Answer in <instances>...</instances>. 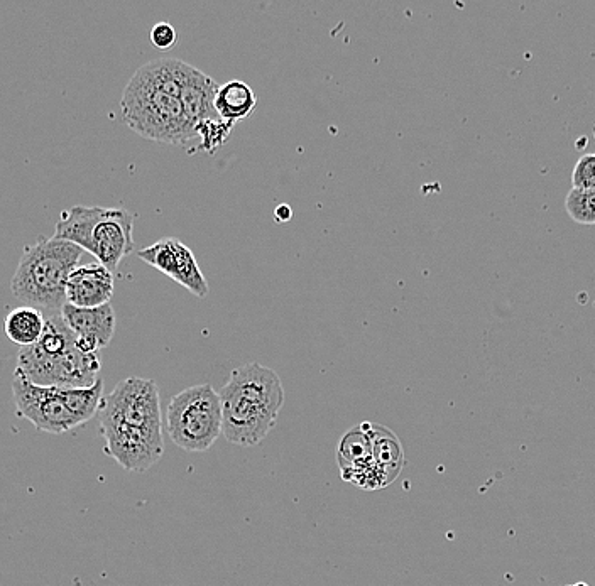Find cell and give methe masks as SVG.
<instances>
[{
  "mask_svg": "<svg viewBox=\"0 0 595 586\" xmlns=\"http://www.w3.org/2000/svg\"><path fill=\"white\" fill-rule=\"evenodd\" d=\"M100 433L105 451L129 472H148L164 453L158 384L127 377L104 397Z\"/></svg>",
  "mask_w": 595,
  "mask_h": 586,
  "instance_id": "obj_1",
  "label": "cell"
},
{
  "mask_svg": "<svg viewBox=\"0 0 595 586\" xmlns=\"http://www.w3.org/2000/svg\"><path fill=\"white\" fill-rule=\"evenodd\" d=\"M219 394L225 440L244 448L259 445L271 433L284 406L279 375L256 362L237 367Z\"/></svg>",
  "mask_w": 595,
  "mask_h": 586,
  "instance_id": "obj_2",
  "label": "cell"
},
{
  "mask_svg": "<svg viewBox=\"0 0 595 586\" xmlns=\"http://www.w3.org/2000/svg\"><path fill=\"white\" fill-rule=\"evenodd\" d=\"M99 353H85L77 345V335L61 315L48 316L43 337L17 355V370L33 384L61 389H83L97 382Z\"/></svg>",
  "mask_w": 595,
  "mask_h": 586,
  "instance_id": "obj_3",
  "label": "cell"
},
{
  "mask_svg": "<svg viewBox=\"0 0 595 586\" xmlns=\"http://www.w3.org/2000/svg\"><path fill=\"white\" fill-rule=\"evenodd\" d=\"M83 249L66 240L41 239L22 252L12 276L11 289L14 298L24 306L61 315L65 308L66 286L71 272L80 266Z\"/></svg>",
  "mask_w": 595,
  "mask_h": 586,
  "instance_id": "obj_4",
  "label": "cell"
},
{
  "mask_svg": "<svg viewBox=\"0 0 595 586\" xmlns=\"http://www.w3.org/2000/svg\"><path fill=\"white\" fill-rule=\"evenodd\" d=\"M136 215L124 208L73 207L56 222V239L90 252L110 272L134 250Z\"/></svg>",
  "mask_w": 595,
  "mask_h": 586,
  "instance_id": "obj_5",
  "label": "cell"
},
{
  "mask_svg": "<svg viewBox=\"0 0 595 586\" xmlns=\"http://www.w3.org/2000/svg\"><path fill=\"white\" fill-rule=\"evenodd\" d=\"M121 107L126 124L146 139L178 146L198 139L181 98L156 87L141 68L127 85Z\"/></svg>",
  "mask_w": 595,
  "mask_h": 586,
  "instance_id": "obj_6",
  "label": "cell"
},
{
  "mask_svg": "<svg viewBox=\"0 0 595 586\" xmlns=\"http://www.w3.org/2000/svg\"><path fill=\"white\" fill-rule=\"evenodd\" d=\"M168 435L178 448L203 453L224 435V414L219 392L210 384L188 387L168 404Z\"/></svg>",
  "mask_w": 595,
  "mask_h": 586,
  "instance_id": "obj_7",
  "label": "cell"
},
{
  "mask_svg": "<svg viewBox=\"0 0 595 586\" xmlns=\"http://www.w3.org/2000/svg\"><path fill=\"white\" fill-rule=\"evenodd\" d=\"M12 396L16 413L33 423L39 433L63 435L82 426L71 413L68 389L36 386L21 370L16 369L12 379Z\"/></svg>",
  "mask_w": 595,
  "mask_h": 586,
  "instance_id": "obj_8",
  "label": "cell"
},
{
  "mask_svg": "<svg viewBox=\"0 0 595 586\" xmlns=\"http://www.w3.org/2000/svg\"><path fill=\"white\" fill-rule=\"evenodd\" d=\"M137 257L154 269H158L159 272L170 276L173 281L181 284L197 298H207L210 293L207 279L198 266L197 257L180 239L168 237V239L158 240L156 244L139 250Z\"/></svg>",
  "mask_w": 595,
  "mask_h": 586,
  "instance_id": "obj_9",
  "label": "cell"
},
{
  "mask_svg": "<svg viewBox=\"0 0 595 586\" xmlns=\"http://www.w3.org/2000/svg\"><path fill=\"white\" fill-rule=\"evenodd\" d=\"M337 465L340 477L357 489H386L383 473L377 468L372 453L369 421L350 428L337 445Z\"/></svg>",
  "mask_w": 595,
  "mask_h": 586,
  "instance_id": "obj_10",
  "label": "cell"
},
{
  "mask_svg": "<svg viewBox=\"0 0 595 586\" xmlns=\"http://www.w3.org/2000/svg\"><path fill=\"white\" fill-rule=\"evenodd\" d=\"M66 325L77 335V345L85 353H100L114 337L115 313L112 304L100 308H77L66 304L61 311Z\"/></svg>",
  "mask_w": 595,
  "mask_h": 586,
  "instance_id": "obj_11",
  "label": "cell"
},
{
  "mask_svg": "<svg viewBox=\"0 0 595 586\" xmlns=\"http://www.w3.org/2000/svg\"><path fill=\"white\" fill-rule=\"evenodd\" d=\"M114 296V272L100 262H88L71 272L66 301L77 308H100Z\"/></svg>",
  "mask_w": 595,
  "mask_h": 586,
  "instance_id": "obj_12",
  "label": "cell"
},
{
  "mask_svg": "<svg viewBox=\"0 0 595 586\" xmlns=\"http://www.w3.org/2000/svg\"><path fill=\"white\" fill-rule=\"evenodd\" d=\"M217 92L219 87L213 78L205 75L195 66H188L180 98L181 104L185 107L186 117L195 129L203 120L219 117L215 110Z\"/></svg>",
  "mask_w": 595,
  "mask_h": 586,
  "instance_id": "obj_13",
  "label": "cell"
},
{
  "mask_svg": "<svg viewBox=\"0 0 595 586\" xmlns=\"http://www.w3.org/2000/svg\"><path fill=\"white\" fill-rule=\"evenodd\" d=\"M369 433H371L374 460L377 468L383 473L386 487H389L401 475L406 465L403 445L391 429L381 424L369 423Z\"/></svg>",
  "mask_w": 595,
  "mask_h": 586,
  "instance_id": "obj_14",
  "label": "cell"
},
{
  "mask_svg": "<svg viewBox=\"0 0 595 586\" xmlns=\"http://www.w3.org/2000/svg\"><path fill=\"white\" fill-rule=\"evenodd\" d=\"M257 97L247 83L241 80H230L222 87H219L215 97V110L220 119L227 122H239L246 119L256 109Z\"/></svg>",
  "mask_w": 595,
  "mask_h": 586,
  "instance_id": "obj_15",
  "label": "cell"
},
{
  "mask_svg": "<svg viewBox=\"0 0 595 586\" xmlns=\"http://www.w3.org/2000/svg\"><path fill=\"white\" fill-rule=\"evenodd\" d=\"M46 328V316L43 311L21 306L12 310L6 318V333L11 342L22 347H31L43 337Z\"/></svg>",
  "mask_w": 595,
  "mask_h": 586,
  "instance_id": "obj_16",
  "label": "cell"
},
{
  "mask_svg": "<svg viewBox=\"0 0 595 586\" xmlns=\"http://www.w3.org/2000/svg\"><path fill=\"white\" fill-rule=\"evenodd\" d=\"M568 217L580 225H595V190L572 188L565 198Z\"/></svg>",
  "mask_w": 595,
  "mask_h": 586,
  "instance_id": "obj_17",
  "label": "cell"
},
{
  "mask_svg": "<svg viewBox=\"0 0 595 586\" xmlns=\"http://www.w3.org/2000/svg\"><path fill=\"white\" fill-rule=\"evenodd\" d=\"M232 127H234L232 122H227V120L220 119V117L200 122L197 125L198 139L202 141L200 142V149L213 154L229 139Z\"/></svg>",
  "mask_w": 595,
  "mask_h": 586,
  "instance_id": "obj_18",
  "label": "cell"
},
{
  "mask_svg": "<svg viewBox=\"0 0 595 586\" xmlns=\"http://www.w3.org/2000/svg\"><path fill=\"white\" fill-rule=\"evenodd\" d=\"M572 188L595 190V154H584L575 164Z\"/></svg>",
  "mask_w": 595,
  "mask_h": 586,
  "instance_id": "obj_19",
  "label": "cell"
},
{
  "mask_svg": "<svg viewBox=\"0 0 595 586\" xmlns=\"http://www.w3.org/2000/svg\"><path fill=\"white\" fill-rule=\"evenodd\" d=\"M151 43L161 51L173 48L178 43V33L176 29L171 26L170 22H158L153 29H151Z\"/></svg>",
  "mask_w": 595,
  "mask_h": 586,
  "instance_id": "obj_20",
  "label": "cell"
},
{
  "mask_svg": "<svg viewBox=\"0 0 595 586\" xmlns=\"http://www.w3.org/2000/svg\"><path fill=\"white\" fill-rule=\"evenodd\" d=\"M274 217H276V222L279 223H284V222H290L291 217H293V210H291V207H288V205H279L278 208H276V212H274Z\"/></svg>",
  "mask_w": 595,
  "mask_h": 586,
  "instance_id": "obj_21",
  "label": "cell"
},
{
  "mask_svg": "<svg viewBox=\"0 0 595 586\" xmlns=\"http://www.w3.org/2000/svg\"><path fill=\"white\" fill-rule=\"evenodd\" d=\"M574 586H589L587 583H575Z\"/></svg>",
  "mask_w": 595,
  "mask_h": 586,
  "instance_id": "obj_22",
  "label": "cell"
}]
</instances>
